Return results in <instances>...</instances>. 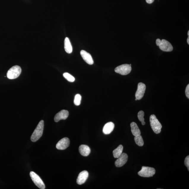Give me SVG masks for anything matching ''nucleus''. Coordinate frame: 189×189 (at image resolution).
I'll list each match as a JSON object with an SVG mask.
<instances>
[{
  "instance_id": "nucleus-1",
  "label": "nucleus",
  "mask_w": 189,
  "mask_h": 189,
  "mask_svg": "<svg viewBox=\"0 0 189 189\" xmlns=\"http://www.w3.org/2000/svg\"><path fill=\"white\" fill-rule=\"evenodd\" d=\"M44 128V121L41 120L31 138V141L33 142H36L40 139L42 135Z\"/></svg>"
},
{
  "instance_id": "nucleus-2",
  "label": "nucleus",
  "mask_w": 189,
  "mask_h": 189,
  "mask_svg": "<svg viewBox=\"0 0 189 189\" xmlns=\"http://www.w3.org/2000/svg\"><path fill=\"white\" fill-rule=\"evenodd\" d=\"M150 120L151 127L155 133L156 134L160 133L162 126L155 115H151Z\"/></svg>"
},
{
  "instance_id": "nucleus-3",
  "label": "nucleus",
  "mask_w": 189,
  "mask_h": 189,
  "mask_svg": "<svg viewBox=\"0 0 189 189\" xmlns=\"http://www.w3.org/2000/svg\"><path fill=\"white\" fill-rule=\"evenodd\" d=\"M156 44L157 45L159 46L160 49L163 51L171 52L173 50L172 45L170 42L166 40L158 39L156 41Z\"/></svg>"
},
{
  "instance_id": "nucleus-4",
  "label": "nucleus",
  "mask_w": 189,
  "mask_h": 189,
  "mask_svg": "<svg viewBox=\"0 0 189 189\" xmlns=\"http://www.w3.org/2000/svg\"><path fill=\"white\" fill-rule=\"evenodd\" d=\"M21 72V68L18 66H13L8 71L7 77L9 79H14L17 78L20 75Z\"/></svg>"
},
{
  "instance_id": "nucleus-5",
  "label": "nucleus",
  "mask_w": 189,
  "mask_h": 189,
  "mask_svg": "<svg viewBox=\"0 0 189 189\" xmlns=\"http://www.w3.org/2000/svg\"><path fill=\"white\" fill-rule=\"evenodd\" d=\"M155 173V170L153 167L143 166L142 169L138 172L140 176L143 177H150L153 176Z\"/></svg>"
},
{
  "instance_id": "nucleus-6",
  "label": "nucleus",
  "mask_w": 189,
  "mask_h": 189,
  "mask_svg": "<svg viewBox=\"0 0 189 189\" xmlns=\"http://www.w3.org/2000/svg\"><path fill=\"white\" fill-rule=\"evenodd\" d=\"M131 67L128 64H123L117 67L115 69V72L123 75H127L131 71Z\"/></svg>"
},
{
  "instance_id": "nucleus-7",
  "label": "nucleus",
  "mask_w": 189,
  "mask_h": 189,
  "mask_svg": "<svg viewBox=\"0 0 189 189\" xmlns=\"http://www.w3.org/2000/svg\"><path fill=\"white\" fill-rule=\"evenodd\" d=\"M30 175L33 182L38 188L41 189H44L45 188L44 183L39 175L32 171L30 172Z\"/></svg>"
},
{
  "instance_id": "nucleus-8",
  "label": "nucleus",
  "mask_w": 189,
  "mask_h": 189,
  "mask_svg": "<svg viewBox=\"0 0 189 189\" xmlns=\"http://www.w3.org/2000/svg\"><path fill=\"white\" fill-rule=\"evenodd\" d=\"M146 88V85L144 84L142 82L138 83L137 90L135 94L136 99L137 100H140L143 98L145 93Z\"/></svg>"
},
{
  "instance_id": "nucleus-9",
  "label": "nucleus",
  "mask_w": 189,
  "mask_h": 189,
  "mask_svg": "<svg viewBox=\"0 0 189 189\" xmlns=\"http://www.w3.org/2000/svg\"><path fill=\"white\" fill-rule=\"evenodd\" d=\"M69 138L67 137L64 138L58 142L56 145V147L58 150H65L69 147Z\"/></svg>"
},
{
  "instance_id": "nucleus-10",
  "label": "nucleus",
  "mask_w": 189,
  "mask_h": 189,
  "mask_svg": "<svg viewBox=\"0 0 189 189\" xmlns=\"http://www.w3.org/2000/svg\"><path fill=\"white\" fill-rule=\"evenodd\" d=\"M117 158L115 162V165L117 167H122L127 162L128 155L125 153H122Z\"/></svg>"
},
{
  "instance_id": "nucleus-11",
  "label": "nucleus",
  "mask_w": 189,
  "mask_h": 189,
  "mask_svg": "<svg viewBox=\"0 0 189 189\" xmlns=\"http://www.w3.org/2000/svg\"><path fill=\"white\" fill-rule=\"evenodd\" d=\"M69 116V112L67 110H62L56 114L54 117V120L56 122L59 121L60 120H65Z\"/></svg>"
},
{
  "instance_id": "nucleus-12",
  "label": "nucleus",
  "mask_w": 189,
  "mask_h": 189,
  "mask_svg": "<svg viewBox=\"0 0 189 189\" xmlns=\"http://www.w3.org/2000/svg\"><path fill=\"white\" fill-rule=\"evenodd\" d=\"M89 176L88 172L86 171H83L80 173L77 179V184L82 185L86 182Z\"/></svg>"
},
{
  "instance_id": "nucleus-13",
  "label": "nucleus",
  "mask_w": 189,
  "mask_h": 189,
  "mask_svg": "<svg viewBox=\"0 0 189 189\" xmlns=\"http://www.w3.org/2000/svg\"><path fill=\"white\" fill-rule=\"evenodd\" d=\"M80 54L83 59L89 65H93V61L90 54L84 50H81Z\"/></svg>"
},
{
  "instance_id": "nucleus-14",
  "label": "nucleus",
  "mask_w": 189,
  "mask_h": 189,
  "mask_svg": "<svg viewBox=\"0 0 189 189\" xmlns=\"http://www.w3.org/2000/svg\"><path fill=\"white\" fill-rule=\"evenodd\" d=\"M115 127V125L113 123L109 122L107 123L105 125L103 128V132L105 134H110L113 130H114Z\"/></svg>"
},
{
  "instance_id": "nucleus-15",
  "label": "nucleus",
  "mask_w": 189,
  "mask_h": 189,
  "mask_svg": "<svg viewBox=\"0 0 189 189\" xmlns=\"http://www.w3.org/2000/svg\"><path fill=\"white\" fill-rule=\"evenodd\" d=\"M79 151L81 154L83 156H88L90 153V148L86 145H82L80 146Z\"/></svg>"
},
{
  "instance_id": "nucleus-16",
  "label": "nucleus",
  "mask_w": 189,
  "mask_h": 189,
  "mask_svg": "<svg viewBox=\"0 0 189 189\" xmlns=\"http://www.w3.org/2000/svg\"><path fill=\"white\" fill-rule=\"evenodd\" d=\"M64 47L65 51L69 54L71 53L73 51V48L72 47L71 42L69 39L67 37L66 38L64 42Z\"/></svg>"
},
{
  "instance_id": "nucleus-17",
  "label": "nucleus",
  "mask_w": 189,
  "mask_h": 189,
  "mask_svg": "<svg viewBox=\"0 0 189 189\" xmlns=\"http://www.w3.org/2000/svg\"><path fill=\"white\" fill-rule=\"evenodd\" d=\"M130 126L131 127L132 133L134 136H135L141 134V131L136 123L132 122L130 124Z\"/></svg>"
},
{
  "instance_id": "nucleus-18",
  "label": "nucleus",
  "mask_w": 189,
  "mask_h": 189,
  "mask_svg": "<svg viewBox=\"0 0 189 189\" xmlns=\"http://www.w3.org/2000/svg\"><path fill=\"white\" fill-rule=\"evenodd\" d=\"M123 149V146L120 145L116 149L114 150L113 151V154L115 158H118L121 155Z\"/></svg>"
},
{
  "instance_id": "nucleus-19",
  "label": "nucleus",
  "mask_w": 189,
  "mask_h": 189,
  "mask_svg": "<svg viewBox=\"0 0 189 189\" xmlns=\"http://www.w3.org/2000/svg\"><path fill=\"white\" fill-rule=\"evenodd\" d=\"M134 140L136 144L138 146L140 147H142L143 146L144 144L143 140L141 134L134 136Z\"/></svg>"
},
{
  "instance_id": "nucleus-20",
  "label": "nucleus",
  "mask_w": 189,
  "mask_h": 189,
  "mask_svg": "<svg viewBox=\"0 0 189 189\" xmlns=\"http://www.w3.org/2000/svg\"><path fill=\"white\" fill-rule=\"evenodd\" d=\"M63 76L65 78L70 82H74L75 80L74 77L70 74L67 73H65L63 74Z\"/></svg>"
},
{
  "instance_id": "nucleus-21",
  "label": "nucleus",
  "mask_w": 189,
  "mask_h": 189,
  "mask_svg": "<svg viewBox=\"0 0 189 189\" xmlns=\"http://www.w3.org/2000/svg\"><path fill=\"white\" fill-rule=\"evenodd\" d=\"M82 97L79 94H77L75 95L74 100V103L76 106H79L81 104Z\"/></svg>"
},
{
  "instance_id": "nucleus-22",
  "label": "nucleus",
  "mask_w": 189,
  "mask_h": 189,
  "mask_svg": "<svg viewBox=\"0 0 189 189\" xmlns=\"http://www.w3.org/2000/svg\"><path fill=\"white\" fill-rule=\"evenodd\" d=\"M144 113L143 111H140L138 112V117L140 121L141 122L144 121L145 119L144 117Z\"/></svg>"
},
{
  "instance_id": "nucleus-23",
  "label": "nucleus",
  "mask_w": 189,
  "mask_h": 189,
  "mask_svg": "<svg viewBox=\"0 0 189 189\" xmlns=\"http://www.w3.org/2000/svg\"><path fill=\"white\" fill-rule=\"evenodd\" d=\"M184 163L185 165L188 167V171H189V156L188 155L185 160Z\"/></svg>"
},
{
  "instance_id": "nucleus-24",
  "label": "nucleus",
  "mask_w": 189,
  "mask_h": 189,
  "mask_svg": "<svg viewBox=\"0 0 189 189\" xmlns=\"http://www.w3.org/2000/svg\"><path fill=\"white\" fill-rule=\"evenodd\" d=\"M185 93L186 96L189 99V85H187L186 90H185Z\"/></svg>"
},
{
  "instance_id": "nucleus-25",
  "label": "nucleus",
  "mask_w": 189,
  "mask_h": 189,
  "mask_svg": "<svg viewBox=\"0 0 189 189\" xmlns=\"http://www.w3.org/2000/svg\"><path fill=\"white\" fill-rule=\"evenodd\" d=\"M154 1L155 0H146V1L147 2V3L149 4L153 3Z\"/></svg>"
},
{
  "instance_id": "nucleus-26",
  "label": "nucleus",
  "mask_w": 189,
  "mask_h": 189,
  "mask_svg": "<svg viewBox=\"0 0 189 189\" xmlns=\"http://www.w3.org/2000/svg\"><path fill=\"white\" fill-rule=\"evenodd\" d=\"M142 125L144 126L145 124V121L142 122Z\"/></svg>"
},
{
  "instance_id": "nucleus-27",
  "label": "nucleus",
  "mask_w": 189,
  "mask_h": 189,
  "mask_svg": "<svg viewBox=\"0 0 189 189\" xmlns=\"http://www.w3.org/2000/svg\"><path fill=\"white\" fill-rule=\"evenodd\" d=\"M187 42L189 45V36L188 37V39H187Z\"/></svg>"
},
{
  "instance_id": "nucleus-28",
  "label": "nucleus",
  "mask_w": 189,
  "mask_h": 189,
  "mask_svg": "<svg viewBox=\"0 0 189 189\" xmlns=\"http://www.w3.org/2000/svg\"><path fill=\"white\" fill-rule=\"evenodd\" d=\"M188 36H189V31H188Z\"/></svg>"
},
{
  "instance_id": "nucleus-29",
  "label": "nucleus",
  "mask_w": 189,
  "mask_h": 189,
  "mask_svg": "<svg viewBox=\"0 0 189 189\" xmlns=\"http://www.w3.org/2000/svg\"><path fill=\"white\" fill-rule=\"evenodd\" d=\"M135 100H136V101H137V99H135Z\"/></svg>"
}]
</instances>
